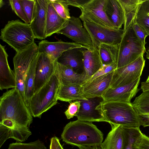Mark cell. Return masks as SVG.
<instances>
[{
    "mask_svg": "<svg viewBox=\"0 0 149 149\" xmlns=\"http://www.w3.org/2000/svg\"><path fill=\"white\" fill-rule=\"evenodd\" d=\"M118 45L101 44L98 47L99 54L103 65L112 63H116L117 58ZM117 64V63H116Z\"/></svg>",
    "mask_w": 149,
    "mask_h": 149,
    "instance_id": "obj_30",
    "label": "cell"
},
{
    "mask_svg": "<svg viewBox=\"0 0 149 149\" xmlns=\"http://www.w3.org/2000/svg\"><path fill=\"white\" fill-rule=\"evenodd\" d=\"M5 119L29 127L33 120L29 107L17 88L4 93L0 98V121Z\"/></svg>",
    "mask_w": 149,
    "mask_h": 149,
    "instance_id": "obj_2",
    "label": "cell"
},
{
    "mask_svg": "<svg viewBox=\"0 0 149 149\" xmlns=\"http://www.w3.org/2000/svg\"><path fill=\"white\" fill-rule=\"evenodd\" d=\"M90 0H66L68 5L79 8L81 10Z\"/></svg>",
    "mask_w": 149,
    "mask_h": 149,
    "instance_id": "obj_41",
    "label": "cell"
},
{
    "mask_svg": "<svg viewBox=\"0 0 149 149\" xmlns=\"http://www.w3.org/2000/svg\"><path fill=\"white\" fill-rule=\"evenodd\" d=\"M143 55L123 67L114 71L109 88H115L127 85L140 77L145 66Z\"/></svg>",
    "mask_w": 149,
    "mask_h": 149,
    "instance_id": "obj_9",
    "label": "cell"
},
{
    "mask_svg": "<svg viewBox=\"0 0 149 149\" xmlns=\"http://www.w3.org/2000/svg\"><path fill=\"white\" fill-rule=\"evenodd\" d=\"M59 100L70 103L72 101L87 100L82 85L66 86L60 84L57 96Z\"/></svg>",
    "mask_w": 149,
    "mask_h": 149,
    "instance_id": "obj_25",
    "label": "cell"
},
{
    "mask_svg": "<svg viewBox=\"0 0 149 149\" xmlns=\"http://www.w3.org/2000/svg\"><path fill=\"white\" fill-rule=\"evenodd\" d=\"M135 20L146 35H149V0H144L139 4Z\"/></svg>",
    "mask_w": 149,
    "mask_h": 149,
    "instance_id": "obj_29",
    "label": "cell"
},
{
    "mask_svg": "<svg viewBox=\"0 0 149 149\" xmlns=\"http://www.w3.org/2000/svg\"><path fill=\"white\" fill-rule=\"evenodd\" d=\"M38 55L32 63L27 73L25 81L24 100L28 107H29L30 99L33 94L35 70Z\"/></svg>",
    "mask_w": 149,
    "mask_h": 149,
    "instance_id": "obj_31",
    "label": "cell"
},
{
    "mask_svg": "<svg viewBox=\"0 0 149 149\" xmlns=\"http://www.w3.org/2000/svg\"><path fill=\"white\" fill-rule=\"evenodd\" d=\"M135 19L133 20L132 22L133 29L137 36L145 45V38L147 36L139 25L136 22Z\"/></svg>",
    "mask_w": 149,
    "mask_h": 149,
    "instance_id": "obj_39",
    "label": "cell"
},
{
    "mask_svg": "<svg viewBox=\"0 0 149 149\" xmlns=\"http://www.w3.org/2000/svg\"><path fill=\"white\" fill-rule=\"evenodd\" d=\"M50 1L55 10L61 17L66 20L70 18L69 5L66 0H50Z\"/></svg>",
    "mask_w": 149,
    "mask_h": 149,
    "instance_id": "obj_33",
    "label": "cell"
},
{
    "mask_svg": "<svg viewBox=\"0 0 149 149\" xmlns=\"http://www.w3.org/2000/svg\"><path fill=\"white\" fill-rule=\"evenodd\" d=\"M8 149H47L44 143L39 140L29 143H13L9 145Z\"/></svg>",
    "mask_w": 149,
    "mask_h": 149,
    "instance_id": "obj_34",
    "label": "cell"
},
{
    "mask_svg": "<svg viewBox=\"0 0 149 149\" xmlns=\"http://www.w3.org/2000/svg\"><path fill=\"white\" fill-rule=\"evenodd\" d=\"M114 71L88 81L82 85L85 97L88 99L101 97L109 88Z\"/></svg>",
    "mask_w": 149,
    "mask_h": 149,
    "instance_id": "obj_17",
    "label": "cell"
},
{
    "mask_svg": "<svg viewBox=\"0 0 149 149\" xmlns=\"http://www.w3.org/2000/svg\"><path fill=\"white\" fill-rule=\"evenodd\" d=\"M104 9L108 18L117 29H120L124 24L123 10L119 0H105Z\"/></svg>",
    "mask_w": 149,
    "mask_h": 149,
    "instance_id": "obj_24",
    "label": "cell"
},
{
    "mask_svg": "<svg viewBox=\"0 0 149 149\" xmlns=\"http://www.w3.org/2000/svg\"><path fill=\"white\" fill-rule=\"evenodd\" d=\"M36 11L34 19L29 24L35 38L42 40L46 38L47 13L49 0H36Z\"/></svg>",
    "mask_w": 149,
    "mask_h": 149,
    "instance_id": "obj_18",
    "label": "cell"
},
{
    "mask_svg": "<svg viewBox=\"0 0 149 149\" xmlns=\"http://www.w3.org/2000/svg\"><path fill=\"white\" fill-rule=\"evenodd\" d=\"M30 23L34 18L36 11V0H20Z\"/></svg>",
    "mask_w": 149,
    "mask_h": 149,
    "instance_id": "obj_35",
    "label": "cell"
},
{
    "mask_svg": "<svg viewBox=\"0 0 149 149\" xmlns=\"http://www.w3.org/2000/svg\"><path fill=\"white\" fill-rule=\"evenodd\" d=\"M61 138L67 144L77 147L100 146L103 134L92 122L77 120L66 125Z\"/></svg>",
    "mask_w": 149,
    "mask_h": 149,
    "instance_id": "obj_1",
    "label": "cell"
},
{
    "mask_svg": "<svg viewBox=\"0 0 149 149\" xmlns=\"http://www.w3.org/2000/svg\"><path fill=\"white\" fill-rule=\"evenodd\" d=\"M97 109L111 125H121L129 128L140 127L141 125L140 116L131 102L103 101Z\"/></svg>",
    "mask_w": 149,
    "mask_h": 149,
    "instance_id": "obj_3",
    "label": "cell"
},
{
    "mask_svg": "<svg viewBox=\"0 0 149 149\" xmlns=\"http://www.w3.org/2000/svg\"><path fill=\"white\" fill-rule=\"evenodd\" d=\"M80 101L81 106L76 116L77 120L90 122H106L102 113L97 109V107L104 101L102 97Z\"/></svg>",
    "mask_w": 149,
    "mask_h": 149,
    "instance_id": "obj_15",
    "label": "cell"
},
{
    "mask_svg": "<svg viewBox=\"0 0 149 149\" xmlns=\"http://www.w3.org/2000/svg\"><path fill=\"white\" fill-rule=\"evenodd\" d=\"M141 89L143 92L149 91V82L146 81L141 83Z\"/></svg>",
    "mask_w": 149,
    "mask_h": 149,
    "instance_id": "obj_44",
    "label": "cell"
},
{
    "mask_svg": "<svg viewBox=\"0 0 149 149\" xmlns=\"http://www.w3.org/2000/svg\"><path fill=\"white\" fill-rule=\"evenodd\" d=\"M85 73L88 81L103 66L98 48L85 49L83 51Z\"/></svg>",
    "mask_w": 149,
    "mask_h": 149,
    "instance_id": "obj_22",
    "label": "cell"
},
{
    "mask_svg": "<svg viewBox=\"0 0 149 149\" xmlns=\"http://www.w3.org/2000/svg\"><path fill=\"white\" fill-rule=\"evenodd\" d=\"M133 20L124 32L121 42L118 45L117 68L132 62L143 55L146 51L145 45L137 36L133 29Z\"/></svg>",
    "mask_w": 149,
    "mask_h": 149,
    "instance_id": "obj_6",
    "label": "cell"
},
{
    "mask_svg": "<svg viewBox=\"0 0 149 149\" xmlns=\"http://www.w3.org/2000/svg\"><path fill=\"white\" fill-rule=\"evenodd\" d=\"M111 130L100 145L101 149H122L123 126L111 125Z\"/></svg>",
    "mask_w": 149,
    "mask_h": 149,
    "instance_id": "obj_26",
    "label": "cell"
},
{
    "mask_svg": "<svg viewBox=\"0 0 149 149\" xmlns=\"http://www.w3.org/2000/svg\"><path fill=\"white\" fill-rule=\"evenodd\" d=\"M123 130L122 149H138L137 142L143 134L139 127L129 128L123 126Z\"/></svg>",
    "mask_w": 149,
    "mask_h": 149,
    "instance_id": "obj_28",
    "label": "cell"
},
{
    "mask_svg": "<svg viewBox=\"0 0 149 149\" xmlns=\"http://www.w3.org/2000/svg\"><path fill=\"white\" fill-rule=\"evenodd\" d=\"M68 20H64L58 15L53 7L50 0H49L47 13L46 38L54 33H57L65 26Z\"/></svg>",
    "mask_w": 149,
    "mask_h": 149,
    "instance_id": "obj_23",
    "label": "cell"
},
{
    "mask_svg": "<svg viewBox=\"0 0 149 149\" xmlns=\"http://www.w3.org/2000/svg\"><path fill=\"white\" fill-rule=\"evenodd\" d=\"M57 34L66 36L74 42L91 49L93 48L90 35L86 29L83 27L79 18L71 16L65 26Z\"/></svg>",
    "mask_w": 149,
    "mask_h": 149,
    "instance_id": "obj_11",
    "label": "cell"
},
{
    "mask_svg": "<svg viewBox=\"0 0 149 149\" xmlns=\"http://www.w3.org/2000/svg\"><path fill=\"white\" fill-rule=\"evenodd\" d=\"M31 134L32 132L28 127L17 124L8 119L0 121V148L9 139L12 138L18 142H23Z\"/></svg>",
    "mask_w": 149,
    "mask_h": 149,
    "instance_id": "obj_12",
    "label": "cell"
},
{
    "mask_svg": "<svg viewBox=\"0 0 149 149\" xmlns=\"http://www.w3.org/2000/svg\"><path fill=\"white\" fill-rule=\"evenodd\" d=\"M79 149H101L100 146H79Z\"/></svg>",
    "mask_w": 149,
    "mask_h": 149,
    "instance_id": "obj_45",
    "label": "cell"
},
{
    "mask_svg": "<svg viewBox=\"0 0 149 149\" xmlns=\"http://www.w3.org/2000/svg\"><path fill=\"white\" fill-rule=\"evenodd\" d=\"M146 81V82H149V75Z\"/></svg>",
    "mask_w": 149,
    "mask_h": 149,
    "instance_id": "obj_48",
    "label": "cell"
},
{
    "mask_svg": "<svg viewBox=\"0 0 149 149\" xmlns=\"http://www.w3.org/2000/svg\"><path fill=\"white\" fill-rule=\"evenodd\" d=\"M38 54V46L34 42L25 49L16 52L13 58L16 88L23 99L26 75L32 63Z\"/></svg>",
    "mask_w": 149,
    "mask_h": 149,
    "instance_id": "obj_7",
    "label": "cell"
},
{
    "mask_svg": "<svg viewBox=\"0 0 149 149\" xmlns=\"http://www.w3.org/2000/svg\"><path fill=\"white\" fill-rule=\"evenodd\" d=\"M60 83L55 72L30 99L29 108L32 116L40 118L42 114L57 104Z\"/></svg>",
    "mask_w": 149,
    "mask_h": 149,
    "instance_id": "obj_5",
    "label": "cell"
},
{
    "mask_svg": "<svg viewBox=\"0 0 149 149\" xmlns=\"http://www.w3.org/2000/svg\"><path fill=\"white\" fill-rule=\"evenodd\" d=\"M105 0H90L81 10L79 18L83 22H90L110 28L116 29L105 13Z\"/></svg>",
    "mask_w": 149,
    "mask_h": 149,
    "instance_id": "obj_10",
    "label": "cell"
},
{
    "mask_svg": "<svg viewBox=\"0 0 149 149\" xmlns=\"http://www.w3.org/2000/svg\"><path fill=\"white\" fill-rule=\"evenodd\" d=\"M123 8L125 15L124 32L135 19L139 6L143 0H119Z\"/></svg>",
    "mask_w": 149,
    "mask_h": 149,
    "instance_id": "obj_27",
    "label": "cell"
},
{
    "mask_svg": "<svg viewBox=\"0 0 149 149\" xmlns=\"http://www.w3.org/2000/svg\"><path fill=\"white\" fill-rule=\"evenodd\" d=\"M85 49V48H75L65 51L56 61L71 68L77 73L86 74L83 53Z\"/></svg>",
    "mask_w": 149,
    "mask_h": 149,
    "instance_id": "obj_19",
    "label": "cell"
},
{
    "mask_svg": "<svg viewBox=\"0 0 149 149\" xmlns=\"http://www.w3.org/2000/svg\"><path fill=\"white\" fill-rule=\"evenodd\" d=\"M75 48L92 49L74 42H65L61 40L51 42L43 40L38 44V53L47 54L54 62L63 52Z\"/></svg>",
    "mask_w": 149,
    "mask_h": 149,
    "instance_id": "obj_16",
    "label": "cell"
},
{
    "mask_svg": "<svg viewBox=\"0 0 149 149\" xmlns=\"http://www.w3.org/2000/svg\"><path fill=\"white\" fill-rule=\"evenodd\" d=\"M132 104L139 115L149 114V91L143 92Z\"/></svg>",
    "mask_w": 149,
    "mask_h": 149,
    "instance_id": "obj_32",
    "label": "cell"
},
{
    "mask_svg": "<svg viewBox=\"0 0 149 149\" xmlns=\"http://www.w3.org/2000/svg\"><path fill=\"white\" fill-rule=\"evenodd\" d=\"M9 3L12 10L25 23L30 24L20 0H10Z\"/></svg>",
    "mask_w": 149,
    "mask_h": 149,
    "instance_id": "obj_36",
    "label": "cell"
},
{
    "mask_svg": "<svg viewBox=\"0 0 149 149\" xmlns=\"http://www.w3.org/2000/svg\"><path fill=\"white\" fill-rule=\"evenodd\" d=\"M49 149H55L54 143L52 138L51 139Z\"/></svg>",
    "mask_w": 149,
    "mask_h": 149,
    "instance_id": "obj_46",
    "label": "cell"
},
{
    "mask_svg": "<svg viewBox=\"0 0 149 149\" xmlns=\"http://www.w3.org/2000/svg\"><path fill=\"white\" fill-rule=\"evenodd\" d=\"M139 115L141 118V125L144 127L149 126V114Z\"/></svg>",
    "mask_w": 149,
    "mask_h": 149,
    "instance_id": "obj_42",
    "label": "cell"
},
{
    "mask_svg": "<svg viewBox=\"0 0 149 149\" xmlns=\"http://www.w3.org/2000/svg\"><path fill=\"white\" fill-rule=\"evenodd\" d=\"M5 47L0 44V89L1 90L16 87L15 73L9 65L8 55Z\"/></svg>",
    "mask_w": 149,
    "mask_h": 149,
    "instance_id": "obj_21",
    "label": "cell"
},
{
    "mask_svg": "<svg viewBox=\"0 0 149 149\" xmlns=\"http://www.w3.org/2000/svg\"><path fill=\"white\" fill-rule=\"evenodd\" d=\"M117 68V64L115 62L103 65V67L93 75L88 81H91L98 77L113 71Z\"/></svg>",
    "mask_w": 149,
    "mask_h": 149,
    "instance_id": "obj_38",
    "label": "cell"
},
{
    "mask_svg": "<svg viewBox=\"0 0 149 149\" xmlns=\"http://www.w3.org/2000/svg\"><path fill=\"white\" fill-rule=\"evenodd\" d=\"M140 77L126 85L115 88H109L101 97L104 101H119L131 103V100L140 90L138 88Z\"/></svg>",
    "mask_w": 149,
    "mask_h": 149,
    "instance_id": "obj_14",
    "label": "cell"
},
{
    "mask_svg": "<svg viewBox=\"0 0 149 149\" xmlns=\"http://www.w3.org/2000/svg\"><path fill=\"white\" fill-rule=\"evenodd\" d=\"M138 149H149V137L143 134L137 142Z\"/></svg>",
    "mask_w": 149,
    "mask_h": 149,
    "instance_id": "obj_40",
    "label": "cell"
},
{
    "mask_svg": "<svg viewBox=\"0 0 149 149\" xmlns=\"http://www.w3.org/2000/svg\"><path fill=\"white\" fill-rule=\"evenodd\" d=\"M147 54L146 55V58L149 60V50L147 52Z\"/></svg>",
    "mask_w": 149,
    "mask_h": 149,
    "instance_id": "obj_47",
    "label": "cell"
},
{
    "mask_svg": "<svg viewBox=\"0 0 149 149\" xmlns=\"http://www.w3.org/2000/svg\"><path fill=\"white\" fill-rule=\"evenodd\" d=\"M81 106L80 100H76L70 103L68 109L64 112L68 119H70L78 114Z\"/></svg>",
    "mask_w": 149,
    "mask_h": 149,
    "instance_id": "obj_37",
    "label": "cell"
},
{
    "mask_svg": "<svg viewBox=\"0 0 149 149\" xmlns=\"http://www.w3.org/2000/svg\"><path fill=\"white\" fill-rule=\"evenodd\" d=\"M83 24L91 38L93 48H98L102 43L118 45L124 33L123 29L110 28L90 22Z\"/></svg>",
    "mask_w": 149,
    "mask_h": 149,
    "instance_id": "obj_8",
    "label": "cell"
},
{
    "mask_svg": "<svg viewBox=\"0 0 149 149\" xmlns=\"http://www.w3.org/2000/svg\"><path fill=\"white\" fill-rule=\"evenodd\" d=\"M0 37L16 52L31 45L34 42L35 39L30 24L19 19L8 21L1 29Z\"/></svg>",
    "mask_w": 149,
    "mask_h": 149,
    "instance_id": "obj_4",
    "label": "cell"
},
{
    "mask_svg": "<svg viewBox=\"0 0 149 149\" xmlns=\"http://www.w3.org/2000/svg\"><path fill=\"white\" fill-rule=\"evenodd\" d=\"M54 143L55 149H64L61 144L59 139L56 136L52 137Z\"/></svg>",
    "mask_w": 149,
    "mask_h": 149,
    "instance_id": "obj_43",
    "label": "cell"
},
{
    "mask_svg": "<svg viewBox=\"0 0 149 149\" xmlns=\"http://www.w3.org/2000/svg\"><path fill=\"white\" fill-rule=\"evenodd\" d=\"M55 72V61L47 54L38 53L35 70L33 93L46 83Z\"/></svg>",
    "mask_w": 149,
    "mask_h": 149,
    "instance_id": "obj_13",
    "label": "cell"
},
{
    "mask_svg": "<svg viewBox=\"0 0 149 149\" xmlns=\"http://www.w3.org/2000/svg\"><path fill=\"white\" fill-rule=\"evenodd\" d=\"M55 72L60 84L64 86L82 85L88 81L86 75L76 73L71 68L55 61Z\"/></svg>",
    "mask_w": 149,
    "mask_h": 149,
    "instance_id": "obj_20",
    "label": "cell"
}]
</instances>
